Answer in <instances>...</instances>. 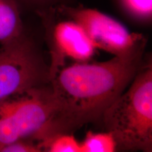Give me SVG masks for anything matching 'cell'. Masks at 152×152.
Segmentation results:
<instances>
[{
	"mask_svg": "<svg viewBox=\"0 0 152 152\" xmlns=\"http://www.w3.org/2000/svg\"><path fill=\"white\" fill-rule=\"evenodd\" d=\"M145 46L107 61L77 64L57 72L49 81L56 110L42 145L102 116L141 68Z\"/></svg>",
	"mask_w": 152,
	"mask_h": 152,
	"instance_id": "6da1fadb",
	"label": "cell"
},
{
	"mask_svg": "<svg viewBox=\"0 0 152 152\" xmlns=\"http://www.w3.org/2000/svg\"><path fill=\"white\" fill-rule=\"evenodd\" d=\"M128 90L104 111L106 130L117 149L151 151L152 148V68L141 67Z\"/></svg>",
	"mask_w": 152,
	"mask_h": 152,
	"instance_id": "7a4b0ae2",
	"label": "cell"
},
{
	"mask_svg": "<svg viewBox=\"0 0 152 152\" xmlns=\"http://www.w3.org/2000/svg\"><path fill=\"white\" fill-rule=\"evenodd\" d=\"M55 110L50 87H36L0 100V147L21 140H40Z\"/></svg>",
	"mask_w": 152,
	"mask_h": 152,
	"instance_id": "3957f363",
	"label": "cell"
},
{
	"mask_svg": "<svg viewBox=\"0 0 152 152\" xmlns=\"http://www.w3.org/2000/svg\"><path fill=\"white\" fill-rule=\"evenodd\" d=\"M49 68L23 35L0 48V100L43 86Z\"/></svg>",
	"mask_w": 152,
	"mask_h": 152,
	"instance_id": "277c9868",
	"label": "cell"
},
{
	"mask_svg": "<svg viewBox=\"0 0 152 152\" xmlns=\"http://www.w3.org/2000/svg\"><path fill=\"white\" fill-rule=\"evenodd\" d=\"M58 11L80 25L94 44L100 49L116 56L132 53L147 44L141 34L130 33L118 21L94 9L58 7Z\"/></svg>",
	"mask_w": 152,
	"mask_h": 152,
	"instance_id": "5b68a950",
	"label": "cell"
},
{
	"mask_svg": "<svg viewBox=\"0 0 152 152\" xmlns=\"http://www.w3.org/2000/svg\"><path fill=\"white\" fill-rule=\"evenodd\" d=\"M49 28L53 42L49 81L60 70L66 58L80 62L87 61L94 54L96 47L80 25L66 17L65 20L54 21L50 11H38Z\"/></svg>",
	"mask_w": 152,
	"mask_h": 152,
	"instance_id": "8992f818",
	"label": "cell"
},
{
	"mask_svg": "<svg viewBox=\"0 0 152 152\" xmlns=\"http://www.w3.org/2000/svg\"><path fill=\"white\" fill-rule=\"evenodd\" d=\"M23 26L16 0H0V42L14 40L23 35Z\"/></svg>",
	"mask_w": 152,
	"mask_h": 152,
	"instance_id": "52a82bcc",
	"label": "cell"
},
{
	"mask_svg": "<svg viewBox=\"0 0 152 152\" xmlns=\"http://www.w3.org/2000/svg\"><path fill=\"white\" fill-rule=\"evenodd\" d=\"M81 152H113L117 144L111 132H89L84 141L80 142Z\"/></svg>",
	"mask_w": 152,
	"mask_h": 152,
	"instance_id": "ba28073f",
	"label": "cell"
},
{
	"mask_svg": "<svg viewBox=\"0 0 152 152\" xmlns=\"http://www.w3.org/2000/svg\"><path fill=\"white\" fill-rule=\"evenodd\" d=\"M123 11L141 22H149L152 16V0H118Z\"/></svg>",
	"mask_w": 152,
	"mask_h": 152,
	"instance_id": "9c48e42d",
	"label": "cell"
},
{
	"mask_svg": "<svg viewBox=\"0 0 152 152\" xmlns=\"http://www.w3.org/2000/svg\"><path fill=\"white\" fill-rule=\"evenodd\" d=\"M44 147L50 152H81L80 142L68 134L55 136L47 142Z\"/></svg>",
	"mask_w": 152,
	"mask_h": 152,
	"instance_id": "30bf717a",
	"label": "cell"
},
{
	"mask_svg": "<svg viewBox=\"0 0 152 152\" xmlns=\"http://www.w3.org/2000/svg\"><path fill=\"white\" fill-rule=\"evenodd\" d=\"M41 145L35 144L28 140H18L0 147V152H39L42 151Z\"/></svg>",
	"mask_w": 152,
	"mask_h": 152,
	"instance_id": "8fae6325",
	"label": "cell"
},
{
	"mask_svg": "<svg viewBox=\"0 0 152 152\" xmlns=\"http://www.w3.org/2000/svg\"><path fill=\"white\" fill-rule=\"evenodd\" d=\"M25 1L32 4H45L49 3L55 0H25Z\"/></svg>",
	"mask_w": 152,
	"mask_h": 152,
	"instance_id": "7c38bea8",
	"label": "cell"
}]
</instances>
